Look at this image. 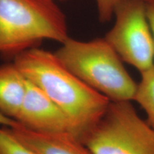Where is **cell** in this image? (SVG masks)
<instances>
[{"label":"cell","instance_id":"cell-1","mask_svg":"<svg viewBox=\"0 0 154 154\" xmlns=\"http://www.w3.org/2000/svg\"><path fill=\"white\" fill-rule=\"evenodd\" d=\"M25 78L38 87L65 113L72 134L80 140L96 124L110 100L70 72L54 53L28 49L13 59Z\"/></svg>","mask_w":154,"mask_h":154},{"label":"cell","instance_id":"cell-2","mask_svg":"<svg viewBox=\"0 0 154 154\" xmlns=\"http://www.w3.org/2000/svg\"><path fill=\"white\" fill-rule=\"evenodd\" d=\"M69 38L66 16L54 0H0V54L13 59L44 40Z\"/></svg>","mask_w":154,"mask_h":154},{"label":"cell","instance_id":"cell-3","mask_svg":"<svg viewBox=\"0 0 154 154\" xmlns=\"http://www.w3.org/2000/svg\"><path fill=\"white\" fill-rule=\"evenodd\" d=\"M54 54L67 69L111 101H132L137 88L118 54L104 38L69 37Z\"/></svg>","mask_w":154,"mask_h":154},{"label":"cell","instance_id":"cell-4","mask_svg":"<svg viewBox=\"0 0 154 154\" xmlns=\"http://www.w3.org/2000/svg\"><path fill=\"white\" fill-rule=\"evenodd\" d=\"M81 141L93 154H154V129L131 101H110Z\"/></svg>","mask_w":154,"mask_h":154},{"label":"cell","instance_id":"cell-5","mask_svg":"<svg viewBox=\"0 0 154 154\" xmlns=\"http://www.w3.org/2000/svg\"><path fill=\"white\" fill-rule=\"evenodd\" d=\"M115 24L104 38L124 62L140 73L154 65V39L142 0H124L114 11Z\"/></svg>","mask_w":154,"mask_h":154},{"label":"cell","instance_id":"cell-6","mask_svg":"<svg viewBox=\"0 0 154 154\" xmlns=\"http://www.w3.org/2000/svg\"><path fill=\"white\" fill-rule=\"evenodd\" d=\"M15 121L36 131L72 134V126L68 116L49 96L28 79L24 101Z\"/></svg>","mask_w":154,"mask_h":154},{"label":"cell","instance_id":"cell-7","mask_svg":"<svg viewBox=\"0 0 154 154\" xmlns=\"http://www.w3.org/2000/svg\"><path fill=\"white\" fill-rule=\"evenodd\" d=\"M8 128L17 139L38 154H93L70 132L36 131L17 121Z\"/></svg>","mask_w":154,"mask_h":154},{"label":"cell","instance_id":"cell-8","mask_svg":"<svg viewBox=\"0 0 154 154\" xmlns=\"http://www.w3.org/2000/svg\"><path fill=\"white\" fill-rule=\"evenodd\" d=\"M26 91V79L14 63L0 66V113L15 120Z\"/></svg>","mask_w":154,"mask_h":154},{"label":"cell","instance_id":"cell-9","mask_svg":"<svg viewBox=\"0 0 154 154\" xmlns=\"http://www.w3.org/2000/svg\"><path fill=\"white\" fill-rule=\"evenodd\" d=\"M134 101L138 103L146 114V121L154 129V65L140 73Z\"/></svg>","mask_w":154,"mask_h":154},{"label":"cell","instance_id":"cell-10","mask_svg":"<svg viewBox=\"0 0 154 154\" xmlns=\"http://www.w3.org/2000/svg\"><path fill=\"white\" fill-rule=\"evenodd\" d=\"M0 154H38L17 139L8 126H0Z\"/></svg>","mask_w":154,"mask_h":154},{"label":"cell","instance_id":"cell-11","mask_svg":"<svg viewBox=\"0 0 154 154\" xmlns=\"http://www.w3.org/2000/svg\"><path fill=\"white\" fill-rule=\"evenodd\" d=\"M124 0H95L100 22L104 23L111 20L116 7Z\"/></svg>","mask_w":154,"mask_h":154},{"label":"cell","instance_id":"cell-12","mask_svg":"<svg viewBox=\"0 0 154 154\" xmlns=\"http://www.w3.org/2000/svg\"><path fill=\"white\" fill-rule=\"evenodd\" d=\"M147 16L154 39V6L147 5Z\"/></svg>","mask_w":154,"mask_h":154},{"label":"cell","instance_id":"cell-13","mask_svg":"<svg viewBox=\"0 0 154 154\" xmlns=\"http://www.w3.org/2000/svg\"><path fill=\"white\" fill-rule=\"evenodd\" d=\"M16 122L17 121H15L11 118H9V117L6 116L2 114V113H0V126H11Z\"/></svg>","mask_w":154,"mask_h":154},{"label":"cell","instance_id":"cell-14","mask_svg":"<svg viewBox=\"0 0 154 154\" xmlns=\"http://www.w3.org/2000/svg\"><path fill=\"white\" fill-rule=\"evenodd\" d=\"M147 5H153L154 6V0H142Z\"/></svg>","mask_w":154,"mask_h":154},{"label":"cell","instance_id":"cell-15","mask_svg":"<svg viewBox=\"0 0 154 154\" xmlns=\"http://www.w3.org/2000/svg\"><path fill=\"white\" fill-rule=\"evenodd\" d=\"M60 1H63V0H60Z\"/></svg>","mask_w":154,"mask_h":154}]
</instances>
